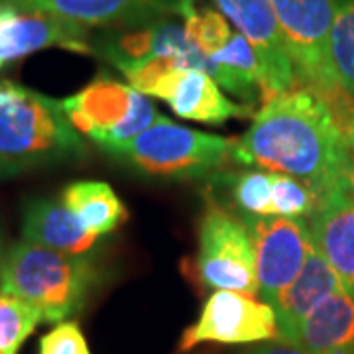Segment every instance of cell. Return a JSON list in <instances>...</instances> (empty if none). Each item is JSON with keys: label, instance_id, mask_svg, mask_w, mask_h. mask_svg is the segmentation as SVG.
I'll use <instances>...</instances> for the list:
<instances>
[{"label": "cell", "instance_id": "cell-27", "mask_svg": "<svg viewBox=\"0 0 354 354\" xmlns=\"http://www.w3.org/2000/svg\"><path fill=\"white\" fill-rule=\"evenodd\" d=\"M39 354H91V351L75 321H62L41 337Z\"/></svg>", "mask_w": 354, "mask_h": 354}, {"label": "cell", "instance_id": "cell-24", "mask_svg": "<svg viewBox=\"0 0 354 354\" xmlns=\"http://www.w3.org/2000/svg\"><path fill=\"white\" fill-rule=\"evenodd\" d=\"M232 199L242 215L274 216L272 203V171H241L228 177Z\"/></svg>", "mask_w": 354, "mask_h": 354}, {"label": "cell", "instance_id": "cell-12", "mask_svg": "<svg viewBox=\"0 0 354 354\" xmlns=\"http://www.w3.org/2000/svg\"><path fill=\"white\" fill-rule=\"evenodd\" d=\"M309 232L321 254L354 297V179L348 177L323 195L309 216Z\"/></svg>", "mask_w": 354, "mask_h": 354}, {"label": "cell", "instance_id": "cell-2", "mask_svg": "<svg viewBox=\"0 0 354 354\" xmlns=\"http://www.w3.org/2000/svg\"><path fill=\"white\" fill-rule=\"evenodd\" d=\"M97 281L99 274L88 256L55 252L20 241L6 252L0 293L38 307L44 321L62 323L85 307Z\"/></svg>", "mask_w": 354, "mask_h": 354}, {"label": "cell", "instance_id": "cell-25", "mask_svg": "<svg viewBox=\"0 0 354 354\" xmlns=\"http://www.w3.org/2000/svg\"><path fill=\"white\" fill-rule=\"evenodd\" d=\"M321 197L304 181L286 174L272 171V203L274 216L286 218H304L311 216Z\"/></svg>", "mask_w": 354, "mask_h": 354}, {"label": "cell", "instance_id": "cell-15", "mask_svg": "<svg viewBox=\"0 0 354 354\" xmlns=\"http://www.w3.org/2000/svg\"><path fill=\"white\" fill-rule=\"evenodd\" d=\"M164 101L177 116L211 127L250 114V104L232 102L213 77L197 69H179Z\"/></svg>", "mask_w": 354, "mask_h": 354}, {"label": "cell", "instance_id": "cell-31", "mask_svg": "<svg viewBox=\"0 0 354 354\" xmlns=\"http://www.w3.org/2000/svg\"><path fill=\"white\" fill-rule=\"evenodd\" d=\"M4 258H6V252H4V236H2V230H0V278H2V266H4Z\"/></svg>", "mask_w": 354, "mask_h": 354}, {"label": "cell", "instance_id": "cell-20", "mask_svg": "<svg viewBox=\"0 0 354 354\" xmlns=\"http://www.w3.org/2000/svg\"><path fill=\"white\" fill-rule=\"evenodd\" d=\"M158 24L160 20L156 18L124 26L122 30H116L99 39V51L124 73L130 67L156 55Z\"/></svg>", "mask_w": 354, "mask_h": 354}, {"label": "cell", "instance_id": "cell-33", "mask_svg": "<svg viewBox=\"0 0 354 354\" xmlns=\"http://www.w3.org/2000/svg\"><path fill=\"white\" fill-rule=\"evenodd\" d=\"M0 354H2V353H0Z\"/></svg>", "mask_w": 354, "mask_h": 354}, {"label": "cell", "instance_id": "cell-10", "mask_svg": "<svg viewBox=\"0 0 354 354\" xmlns=\"http://www.w3.org/2000/svg\"><path fill=\"white\" fill-rule=\"evenodd\" d=\"M48 48L93 53L87 28L51 14L22 8L8 0L0 2V69Z\"/></svg>", "mask_w": 354, "mask_h": 354}, {"label": "cell", "instance_id": "cell-17", "mask_svg": "<svg viewBox=\"0 0 354 354\" xmlns=\"http://www.w3.org/2000/svg\"><path fill=\"white\" fill-rule=\"evenodd\" d=\"M291 344L313 354H354V297L333 293L305 317Z\"/></svg>", "mask_w": 354, "mask_h": 354}, {"label": "cell", "instance_id": "cell-19", "mask_svg": "<svg viewBox=\"0 0 354 354\" xmlns=\"http://www.w3.org/2000/svg\"><path fill=\"white\" fill-rule=\"evenodd\" d=\"M62 203L97 236L111 234L128 216L124 203L104 181H73L62 191Z\"/></svg>", "mask_w": 354, "mask_h": 354}, {"label": "cell", "instance_id": "cell-18", "mask_svg": "<svg viewBox=\"0 0 354 354\" xmlns=\"http://www.w3.org/2000/svg\"><path fill=\"white\" fill-rule=\"evenodd\" d=\"M211 57V65L207 75H211L218 83V87L227 88L228 93L250 104L266 93L264 71L256 51L250 41L239 32H232L228 44Z\"/></svg>", "mask_w": 354, "mask_h": 354}, {"label": "cell", "instance_id": "cell-8", "mask_svg": "<svg viewBox=\"0 0 354 354\" xmlns=\"http://www.w3.org/2000/svg\"><path fill=\"white\" fill-rule=\"evenodd\" d=\"M241 216L254 241L258 295L272 305L301 272L307 254L313 248L309 225L304 218Z\"/></svg>", "mask_w": 354, "mask_h": 354}, {"label": "cell", "instance_id": "cell-13", "mask_svg": "<svg viewBox=\"0 0 354 354\" xmlns=\"http://www.w3.org/2000/svg\"><path fill=\"white\" fill-rule=\"evenodd\" d=\"M341 290L342 286L339 276L313 246L307 254L301 272L272 304L276 311V319H278L279 341L293 342L295 333L304 323L305 317L309 315L317 305L323 304L327 297Z\"/></svg>", "mask_w": 354, "mask_h": 354}, {"label": "cell", "instance_id": "cell-6", "mask_svg": "<svg viewBox=\"0 0 354 354\" xmlns=\"http://www.w3.org/2000/svg\"><path fill=\"white\" fill-rule=\"evenodd\" d=\"M297 77L321 97L342 91L330 73L329 36L337 0H272Z\"/></svg>", "mask_w": 354, "mask_h": 354}, {"label": "cell", "instance_id": "cell-16", "mask_svg": "<svg viewBox=\"0 0 354 354\" xmlns=\"http://www.w3.org/2000/svg\"><path fill=\"white\" fill-rule=\"evenodd\" d=\"M97 234L77 221L64 203L34 199L26 205L22 241L71 256H88L99 244Z\"/></svg>", "mask_w": 354, "mask_h": 354}, {"label": "cell", "instance_id": "cell-4", "mask_svg": "<svg viewBox=\"0 0 354 354\" xmlns=\"http://www.w3.org/2000/svg\"><path fill=\"white\" fill-rule=\"evenodd\" d=\"M111 156L142 176L203 179L216 176L234 160V142L181 127L160 114L152 127Z\"/></svg>", "mask_w": 354, "mask_h": 354}, {"label": "cell", "instance_id": "cell-5", "mask_svg": "<svg viewBox=\"0 0 354 354\" xmlns=\"http://www.w3.org/2000/svg\"><path fill=\"white\" fill-rule=\"evenodd\" d=\"M195 274L209 290L258 295L254 241L242 216L213 205L199 225Z\"/></svg>", "mask_w": 354, "mask_h": 354}, {"label": "cell", "instance_id": "cell-29", "mask_svg": "<svg viewBox=\"0 0 354 354\" xmlns=\"http://www.w3.org/2000/svg\"><path fill=\"white\" fill-rule=\"evenodd\" d=\"M248 354H313L309 351H305L297 344H291V342H272V344H264V346H258Z\"/></svg>", "mask_w": 354, "mask_h": 354}, {"label": "cell", "instance_id": "cell-30", "mask_svg": "<svg viewBox=\"0 0 354 354\" xmlns=\"http://www.w3.org/2000/svg\"><path fill=\"white\" fill-rule=\"evenodd\" d=\"M24 169L26 167L22 164H16V162L8 160V158H4V156L0 153V179L18 176V174H20V171H24Z\"/></svg>", "mask_w": 354, "mask_h": 354}, {"label": "cell", "instance_id": "cell-3", "mask_svg": "<svg viewBox=\"0 0 354 354\" xmlns=\"http://www.w3.org/2000/svg\"><path fill=\"white\" fill-rule=\"evenodd\" d=\"M0 153L28 169L85 153V142L62 102L32 88L0 81Z\"/></svg>", "mask_w": 354, "mask_h": 354}, {"label": "cell", "instance_id": "cell-9", "mask_svg": "<svg viewBox=\"0 0 354 354\" xmlns=\"http://www.w3.org/2000/svg\"><path fill=\"white\" fill-rule=\"evenodd\" d=\"M239 34L250 41L262 71L268 99L295 87L297 71L279 30L272 0H213ZM266 99V101H268Z\"/></svg>", "mask_w": 354, "mask_h": 354}, {"label": "cell", "instance_id": "cell-1", "mask_svg": "<svg viewBox=\"0 0 354 354\" xmlns=\"http://www.w3.org/2000/svg\"><path fill=\"white\" fill-rule=\"evenodd\" d=\"M234 160L304 181L319 197L351 177L341 120L311 87L268 99L252 127L234 142Z\"/></svg>", "mask_w": 354, "mask_h": 354}, {"label": "cell", "instance_id": "cell-26", "mask_svg": "<svg viewBox=\"0 0 354 354\" xmlns=\"http://www.w3.org/2000/svg\"><path fill=\"white\" fill-rule=\"evenodd\" d=\"M179 69H183V67L177 57L156 53L152 57L144 59L142 64L127 69L124 75L128 77L130 87L134 91H138L146 97H156V99L164 101L165 93L171 87Z\"/></svg>", "mask_w": 354, "mask_h": 354}, {"label": "cell", "instance_id": "cell-22", "mask_svg": "<svg viewBox=\"0 0 354 354\" xmlns=\"http://www.w3.org/2000/svg\"><path fill=\"white\" fill-rule=\"evenodd\" d=\"M329 64L335 83L354 97V0H337L329 36Z\"/></svg>", "mask_w": 354, "mask_h": 354}, {"label": "cell", "instance_id": "cell-28", "mask_svg": "<svg viewBox=\"0 0 354 354\" xmlns=\"http://www.w3.org/2000/svg\"><path fill=\"white\" fill-rule=\"evenodd\" d=\"M335 114L341 120L346 142H348V167H351V177L354 179V97L344 95L341 101L335 104Z\"/></svg>", "mask_w": 354, "mask_h": 354}, {"label": "cell", "instance_id": "cell-11", "mask_svg": "<svg viewBox=\"0 0 354 354\" xmlns=\"http://www.w3.org/2000/svg\"><path fill=\"white\" fill-rule=\"evenodd\" d=\"M136 91L113 77H97L77 95L62 101L65 116L79 134L111 153L120 142L122 128L132 113Z\"/></svg>", "mask_w": 354, "mask_h": 354}, {"label": "cell", "instance_id": "cell-7", "mask_svg": "<svg viewBox=\"0 0 354 354\" xmlns=\"http://www.w3.org/2000/svg\"><path fill=\"white\" fill-rule=\"evenodd\" d=\"M279 339L276 311L268 301L239 291H215L205 305L197 323L183 333L181 351L201 342L250 344Z\"/></svg>", "mask_w": 354, "mask_h": 354}, {"label": "cell", "instance_id": "cell-32", "mask_svg": "<svg viewBox=\"0 0 354 354\" xmlns=\"http://www.w3.org/2000/svg\"><path fill=\"white\" fill-rule=\"evenodd\" d=\"M0 2H2V0H0Z\"/></svg>", "mask_w": 354, "mask_h": 354}, {"label": "cell", "instance_id": "cell-23", "mask_svg": "<svg viewBox=\"0 0 354 354\" xmlns=\"http://www.w3.org/2000/svg\"><path fill=\"white\" fill-rule=\"evenodd\" d=\"M44 317L38 307L20 297L0 293V353L18 354Z\"/></svg>", "mask_w": 354, "mask_h": 354}, {"label": "cell", "instance_id": "cell-14", "mask_svg": "<svg viewBox=\"0 0 354 354\" xmlns=\"http://www.w3.org/2000/svg\"><path fill=\"white\" fill-rule=\"evenodd\" d=\"M22 8L38 10L64 18L67 22L83 26H113L138 24L167 8L174 10V4L167 0H8Z\"/></svg>", "mask_w": 354, "mask_h": 354}, {"label": "cell", "instance_id": "cell-21", "mask_svg": "<svg viewBox=\"0 0 354 354\" xmlns=\"http://www.w3.org/2000/svg\"><path fill=\"white\" fill-rule=\"evenodd\" d=\"M174 10L183 16V28L189 41L205 55H215L232 36L227 18L209 6L199 8L195 0H176Z\"/></svg>", "mask_w": 354, "mask_h": 354}]
</instances>
